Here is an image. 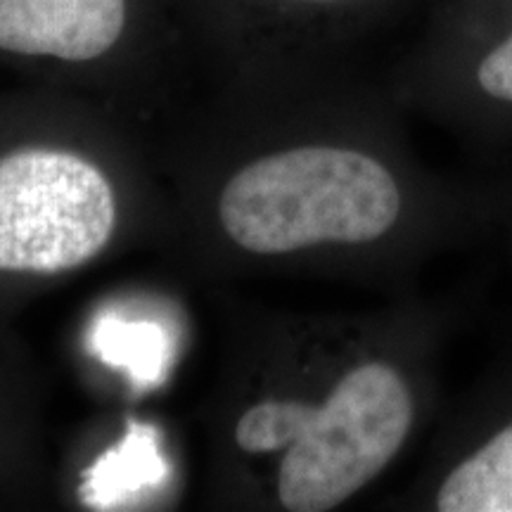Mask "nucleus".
<instances>
[{"label": "nucleus", "mask_w": 512, "mask_h": 512, "mask_svg": "<svg viewBox=\"0 0 512 512\" xmlns=\"http://www.w3.org/2000/svg\"><path fill=\"white\" fill-rule=\"evenodd\" d=\"M482 178L491 204V238L512 254V166Z\"/></svg>", "instance_id": "1a4fd4ad"}, {"label": "nucleus", "mask_w": 512, "mask_h": 512, "mask_svg": "<svg viewBox=\"0 0 512 512\" xmlns=\"http://www.w3.org/2000/svg\"><path fill=\"white\" fill-rule=\"evenodd\" d=\"M136 0H0V60L86 72L112 64L136 38Z\"/></svg>", "instance_id": "423d86ee"}, {"label": "nucleus", "mask_w": 512, "mask_h": 512, "mask_svg": "<svg viewBox=\"0 0 512 512\" xmlns=\"http://www.w3.org/2000/svg\"><path fill=\"white\" fill-rule=\"evenodd\" d=\"M399 105L491 152L512 145V0H446Z\"/></svg>", "instance_id": "20e7f679"}, {"label": "nucleus", "mask_w": 512, "mask_h": 512, "mask_svg": "<svg viewBox=\"0 0 512 512\" xmlns=\"http://www.w3.org/2000/svg\"><path fill=\"white\" fill-rule=\"evenodd\" d=\"M456 320L415 292L368 311L268 316L211 406L216 501L268 512L358 501L437 425Z\"/></svg>", "instance_id": "f03ea898"}, {"label": "nucleus", "mask_w": 512, "mask_h": 512, "mask_svg": "<svg viewBox=\"0 0 512 512\" xmlns=\"http://www.w3.org/2000/svg\"><path fill=\"white\" fill-rule=\"evenodd\" d=\"M254 12L275 22L290 36L328 38L354 27L370 15L382 0H249Z\"/></svg>", "instance_id": "6e6552de"}, {"label": "nucleus", "mask_w": 512, "mask_h": 512, "mask_svg": "<svg viewBox=\"0 0 512 512\" xmlns=\"http://www.w3.org/2000/svg\"><path fill=\"white\" fill-rule=\"evenodd\" d=\"M53 465L43 415V389L31 354L0 320V505L46 503Z\"/></svg>", "instance_id": "0eeeda50"}, {"label": "nucleus", "mask_w": 512, "mask_h": 512, "mask_svg": "<svg viewBox=\"0 0 512 512\" xmlns=\"http://www.w3.org/2000/svg\"><path fill=\"white\" fill-rule=\"evenodd\" d=\"M396 105L306 81L209 128L176 162L169 233L221 273L411 294L437 256L491 238V204L482 176L422 162Z\"/></svg>", "instance_id": "f257e3e1"}, {"label": "nucleus", "mask_w": 512, "mask_h": 512, "mask_svg": "<svg viewBox=\"0 0 512 512\" xmlns=\"http://www.w3.org/2000/svg\"><path fill=\"white\" fill-rule=\"evenodd\" d=\"M143 140L43 95L0 98V320L169 230Z\"/></svg>", "instance_id": "7ed1b4c3"}, {"label": "nucleus", "mask_w": 512, "mask_h": 512, "mask_svg": "<svg viewBox=\"0 0 512 512\" xmlns=\"http://www.w3.org/2000/svg\"><path fill=\"white\" fill-rule=\"evenodd\" d=\"M394 508L512 512V349L441 408L422 467Z\"/></svg>", "instance_id": "39448f33"}]
</instances>
